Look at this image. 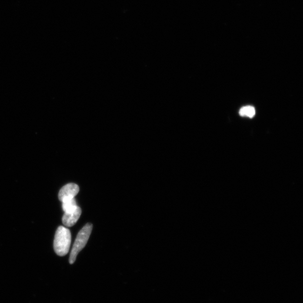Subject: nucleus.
Returning a JSON list of instances; mask_svg holds the SVG:
<instances>
[{
  "mask_svg": "<svg viewBox=\"0 0 303 303\" xmlns=\"http://www.w3.org/2000/svg\"><path fill=\"white\" fill-rule=\"evenodd\" d=\"M79 192V187L77 184L69 183L64 186L58 193V199L61 202L69 198H74Z\"/></svg>",
  "mask_w": 303,
  "mask_h": 303,
  "instance_id": "7ed1b4c3",
  "label": "nucleus"
},
{
  "mask_svg": "<svg viewBox=\"0 0 303 303\" xmlns=\"http://www.w3.org/2000/svg\"><path fill=\"white\" fill-rule=\"evenodd\" d=\"M255 114V108L252 107H250V106L243 107L239 111V115L241 116H248L250 118H253Z\"/></svg>",
  "mask_w": 303,
  "mask_h": 303,
  "instance_id": "423d86ee",
  "label": "nucleus"
},
{
  "mask_svg": "<svg viewBox=\"0 0 303 303\" xmlns=\"http://www.w3.org/2000/svg\"><path fill=\"white\" fill-rule=\"evenodd\" d=\"M62 207L65 213L74 210L78 207L75 198L66 199L61 202Z\"/></svg>",
  "mask_w": 303,
  "mask_h": 303,
  "instance_id": "39448f33",
  "label": "nucleus"
},
{
  "mask_svg": "<svg viewBox=\"0 0 303 303\" xmlns=\"http://www.w3.org/2000/svg\"><path fill=\"white\" fill-rule=\"evenodd\" d=\"M93 225L91 224H87L79 232L75 239L74 245L71 251L69 263L71 264H74L76 261V257L89 241L91 232L92 231Z\"/></svg>",
  "mask_w": 303,
  "mask_h": 303,
  "instance_id": "f03ea898",
  "label": "nucleus"
},
{
  "mask_svg": "<svg viewBox=\"0 0 303 303\" xmlns=\"http://www.w3.org/2000/svg\"><path fill=\"white\" fill-rule=\"evenodd\" d=\"M71 240L70 231L64 226H59L57 229L53 242L55 253L61 257L67 255L70 250Z\"/></svg>",
  "mask_w": 303,
  "mask_h": 303,
  "instance_id": "f257e3e1",
  "label": "nucleus"
},
{
  "mask_svg": "<svg viewBox=\"0 0 303 303\" xmlns=\"http://www.w3.org/2000/svg\"><path fill=\"white\" fill-rule=\"evenodd\" d=\"M82 214V210L79 207H77L74 210L69 213H65L62 221L63 224L67 227H71L78 221Z\"/></svg>",
  "mask_w": 303,
  "mask_h": 303,
  "instance_id": "20e7f679",
  "label": "nucleus"
}]
</instances>
